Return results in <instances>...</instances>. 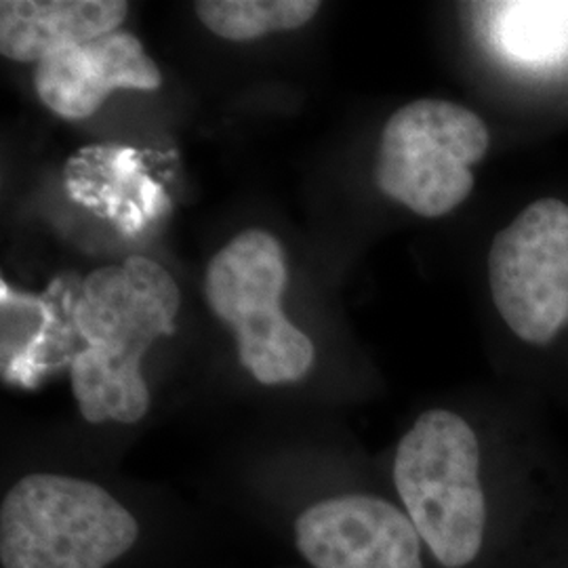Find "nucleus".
<instances>
[{"mask_svg": "<svg viewBox=\"0 0 568 568\" xmlns=\"http://www.w3.org/2000/svg\"><path fill=\"white\" fill-rule=\"evenodd\" d=\"M488 459L480 429L450 408L422 413L392 459V493L434 568H527L568 528V493L523 459Z\"/></svg>", "mask_w": 568, "mask_h": 568, "instance_id": "obj_1", "label": "nucleus"}, {"mask_svg": "<svg viewBox=\"0 0 568 568\" xmlns=\"http://www.w3.org/2000/svg\"><path fill=\"white\" fill-rule=\"evenodd\" d=\"M180 288L163 265L133 255L91 272L72 304L84 347L70 361L72 394L84 422L133 426L150 410L142 361L175 333Z\"/></svg>", "mask_w": 568, "mask_h": 568, "instance_id": "obj_2", "label": "nucleus"}, {"mask_svg": "<svg viewBox=\"0 0 568 568\" xmlns=\"http://www.w3.org/2000/svg\"><path fill=\"white\" fill-rule=\"evenodd\" d=\"M140 539L138 514L79 476L28 474L0 501L2 568H110Z\"/></svg>", "mask_w": 568, "mask_h": 568, "instance_id": "obj_3", "label": "nucleus"}, {"mask_svg": "<svg viewBox=\"0 0 568 568\" xmlns=\"http://www.w3.org/2000/svg\"><path fill=\"white\" fill-rule=\"evenodd\" d=\"M283 244L264 230H246L211 260L204 295L213 314L232 326L244 368L262 386L302 382L314 366V344L284 316Z\"/></svg>", "mask_w": 568, "mask_h": 568, "instance_id": "obj_4", "label": "nucleus"}, {"mask_svg": "<svg viewBox=\"0 0 568 568\" xmlns=\"http://www.w3.org/2000/svg\"><path fill=\"white\" fill-rule=\"evenodd\" d=\"M488 143L487 124L464 105L406 103L384 126L377 185L422 217H443L469 196L471 166L485 159Z\"/></svg>", "mask_w": 568, "mask_h": 568, "instance_id": "obj_5", "label": "nucleus"}, {"mask_svg": "<svg viewBox=\"0 0 568 568\" xmlns=\"http://www.w3.org/2000/svg\"><path fill=\"white\" fill-rule=\"evenodd\" d=\"M497 312L525 344L548 345L568 325V206L541 199L501 230L488 253Z\"/></svg>", "mask_w": 568, "mask_h": 568, "instance_id": "obj_6", "label": "nucleus"}, {"mask_svg": "<svg viewBox=\"0 0 568 568\" xmlns=\"http://www.w3.org/2000/svg\"><path fill=\"white\" fill-rule=\"evenodd\" d=\"M291 532L310 568H434L394 493L323 497L295 516Z\"/></svg>", "mask_w": 568, "mask_h": 568, "instance_id": "obj_7", "label": "nucleus"}, {"mask_svg": "<svg viewBox=\"0 0 568 568\" xmlns=\"http://www.w3.org/2000/svg\"><path fill=\"white\" fill-rule=\"evenodd\" d=\"M41 102L68 121H82L100 110L114 91H154L163 77L129 32H110L95 41L61 49L37 63Z\"/></svg>", "mask_w": 568, "mask_h": 568, "instance_id": "obj_8", "label": "nucleus"}, {"mask_svg": "<svg viewBox=\"0 0 568 568\" xmlns=\"http://www.w3.org/2000/svg\"><path fill=\"white\" fill-rule=\"evenodd\" d=\"M129 13L122 0H2L0 53L37 61L116 32Z\"/></svg>", "mask_w": 568, "mask_h": 568, "instance_id": "obj_9", "label": "nucleus"}, {"mask_svg": "<svg viewBox=\"0 0 568 568\" xmlns=\"http://www.w3.org/2000/svg\"><path fill=\"white\" fill-rule=\"evenodd\" d=\"M495 37L514 60L549 63L568 53V2L493 4Z\"/></svg>", "mask_w": 568, "mask_h": 568, "instance_id": "obj_10", "label": "nucleus"}, {"mask_svg": "<svg viewBox=\"0 0 568 568\" xmlns=\"http://www.w3.org/2000/svg\"><path fill=\"white\" fill-rule=\"evenodd\" d=\"M196 18L225 41L243 42L297 30L321 11L318 0H201Z\"/></svg>", "mask_w": 568, "mask_h": 568, "instance_id": "obj_11", "label": "nucleus"}, {"mask_svg": "<svg viewBox=\"0 0 568 568\" xmlns=\"http://www.w3.org/2000/svg\"><path fill=\"white\" fill-rule=\"evenodd\" d=\"M527 568H568V528Z\"/></svg>", "mask_w": 568, "mask_h": 568, "instance_id": "obj_12", "label": "nucleus"}]
</instances>
